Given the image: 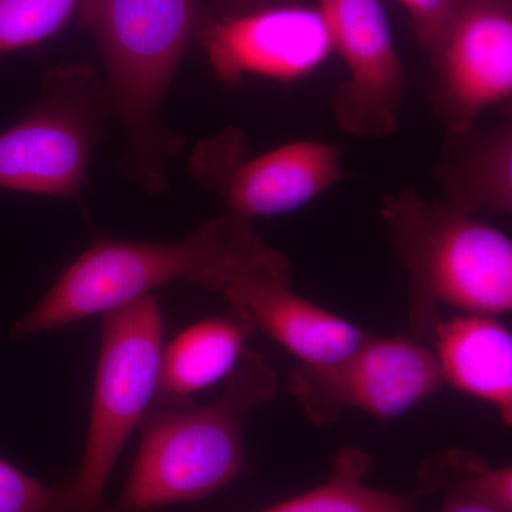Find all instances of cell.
Returning a JSON list of instances; mask_svg holds the SVG:
<instances>
[{"label": "cell", "mask_w": 512, "mask_h": 512, "mask_svg": "<svg viewBox=\"0 0 512 512\" xmlns=\"http://www.w3.org/2000/svg\"><path fill=\"white\" fill-rule=\"evenodd\" d=\"M412 18L420 45L431 52L454 9L456 0H399Z\"/></svg>", "instance_id": "cell-20"}, {"label": "cell", "mask_w": 512, "mask_h": 512, "mask_svg": "<svg viewBox=\"0 0 512 512\" xmlns=\"http://www.w3.org/2000/svg\"><path fill=\"white\" fill-rule=\"evenodd\" d=\"M80 16L103 59L111 114L126 148L124 177L151 194L165 191V167L177 138L163 126L161 109L174 74L207 16L201 0H80Z\"/></svg>", "instance_id": "cell-1"}, {"label": "cell", "mask_w": 512, "mask_h": 512, "mask_svg": "<svg viewBox=\"0 0 512 512\" xmlns=\"http://www.w3.org/2000/svg\"><path fill=\"white\" fill-rule=\"evenodd\" d=\"M192 173L221 195L229 214L252 222L299 210L342 178V150L296 141L247 160L242 137L229 131L192 157Z\"/></svg>", "instance_id": "cell-8"}, {"label": "cell", "mask_w": 512, "mask_h": 512, "mask_svg": "<svg viewBox=\"0 0 512 512\" xmlns=\"http://www.w3.org/2000/svg\"><path fill=\"white\" fill-rule=\"evenodd\" d=\"M163 315L151 295L103 313L99 362L82 466L69 512H113L104 503L111 471L154 396L163 352Z\"/></svg>", "instance_id": "cell-5"}, {"label": "cell", "mask_w": 512, "mask_h": 512, "mask_svg": "<svg viewBox=\"0 0 512 512\" xmlns=\"http://www.w3.org/2000/svg\"><path fill=\"white\" fill-rule=\"evenodd\" d=\"M69 488L43 484L0 458V512H69Z\"/></svg>", "instance_id": "cell-19"}, {"label": "cell", "mask_w": 512, "mask_h": 512, "mask_svg": "<svg viewBox=\"0 0 512 512\" xmlns=\"http://www.w3.org/2000/svg\"><path fill=\"white\" fill-rule=\"evenodd\" d=\"M80 0H0V55L56 35Z\"/></svg>", "instance_id": "cell-18"}, {"label": "cell", "mask_w": 512, "mask_h": 512, "mask_svg": "<svg viewBox=\"0 0 512 512\" xmlns=\"http://www.w3.org/2000/svg\"><path fill=\"white\" fill-rule=\"evenodd\" d=\"M431 104L448 133L466 130L512 94L511 0H456L429 53Z\"/></svg>", "instance_id": "cell-9"}, {"label": "cell", "mask_w": 512, "mask_h": 512, "mask_svg": "<svg viewBox=\"0 0 512 512\" xmlns=\"http://www.w3.org/2000/svg\"><path fill=\"white\" fill-rule=\"evenodd\" d=\"M439 512H504L491 505L463 497V495H444L443 505Z\"/></svg>", "instance_id": "cell-22"}, {"label": "cell", "mask_w": 512, "mask_h": 512, "mask_svg": "<svg viewBox=\"0 0 512 512\" xmlns=\"http://www.w3.org/2000/svg\"><path fill=\"white\" fill-rule=\"evenodd\" d=\"M251 325L232 311L194 323L161 352L156 400L184 402L225 380L247 352Z\"/></svg>", "instance_id": "cell-15"}, {"label": "cell", "mask_w": 512, "mask_h": 512, "mask_svg": "<svg viewBox=\"0 0 512 512\" xmlns=\"http://www.w3.org/2000/svg\"><path fill=\"white\" fill-rule=\"evenodd\" d=\"M110 114L103 79L89 64L47 70L33 106L0 133V188L79 200Z\"/></svg>", "instance_id": "cell-6"}, {"label": "cell", "mask_w": 512, "mask_h": 512, "mask_svg": "<svg viewBox=\"0 0 512 512\" xmlns=\"http://www.w3.org/2000/svg\"><path fill=\"white\" fill-rule=\"evenodd\" d=\"M372 458L345 447L333 458L332 474L319 487L259 512H416L421 495L392 494L367 487Z\"/></svg>", "instance_id": "cell-16"}, {"label": "cell", "mask_w": 512, "mask_h": 512, "mask_svg": "<svg viewBox=\"0 0 512 512\" xmlns=\"http://www.w3.org/2000/svg\"><path fill=\"white\" fill-rule=\"evenodd\" d=\"M430 346L414 336H369L348 356L328 365H299L288 387L311 423L328 427L346 409L394 419L444 386Z\"/></svg>", "instance_id": "cell-7"}, {"label": "cell", "mask_w": 512, "mask_h": 512, "mask_svg": "<svg viewBox=\"0 0 512 512\" xmlns=\"http://www.w3.org/2000/svg\"><path fill=\"white\" fill-rule=\"evenodd\" d=\"M316 6L333 53L348 70L333 99L339 126L356 137L392 136L399 126L404 70L382 0H318Z\"/></svg>", "instance_id": "cell-10"}, {"label": "cell", "mask_w": 512, "mask_h": 512, "mask_svg": "<svg viewBox=\"0 0 512 512\" xmlns=\"http://www.w3.org/2000/svg\"><path fill=\"white\" fill-rule=\"evenodd\" d=\"M278 377L265 357L247 350L217 399H153L141 421V443L113 512H156L204 500L237 480L247 467L249 416L275 399Z\"/></svg>", "instance_id": "cell-2"}, {"label": "cell", "mask_w": 512, "mask_h": 512, "mask_svg": "<svg viewBox=\"0 0 512 512\" xmlns=\"http://www.w3.org/2000/svg\"><path fill=\"white\" fill-rule=\"evenodd\" d=\"M382 220L410 276V326L429 338L439 305L473 315L512 309V242L493 225L417 191L387 195Z\"/></svg>", "instance_id": "cell-4"}, {"label": "cell", "mask_w": 512, "mask_h": 512, "mask_svg": "<svg viewBox=\"0 0 512 512\" xmlns=\"http://www.w3.org/2000/svg\"><path fill=\"white\" fill-rule=\"evenodd\" d=\"M268 245L251 222L227 214L212 218L180 242L97 238L12 326L20 340L107 313L174 282L222 292L258 261Z\"/></svg>", "instance_id": "cell-3"}, {"label": "cell", "mask_w": 512, "mask_h": 512, "mask_svg": "<svg viewBox=\"0 0 512 512\" xmlns=\"http://www.w3.org/2000/svg\"><path fill=\"white\" fill-rule=\"evenodd\" d=\"M301 0H220L217 18L242 15L252 10L268 8V6L285 5V3H299Z\"/></svg>", "instance_id": "cell-21"}, {"label": "cell", "mask_w": 512, "mask_h": 512, "mask_svg": "<svg viewBox=\"0 0 512 512\" xmlns=\"http://www.w3.org/2000/svg\"><path fill=\"white\" fill-rule=\"evenodd\" d=\"M417 493L463 495L512 512V468L491 467L473 451L453 448L427 458L417 470Z\"/></svg>", "instance_id": "cell-17"}, {"label": "cell", "mask_w": 512, "mask_h": 512, "mask_svg": "<svg viewBox=\"0 0 512 512\" xmlns=\"http://www.w3.org/2000/svg\"><path fill=\"white\" fill-rule=\"evenodd\" d=\"M232 311L298 357L302 365H328L359 348L369 335L292 289L291 268L269 248L222 291Z\"/></svg>", "instance_id": "cell-12"}, {"label": "cell", "mask_w": 512, "mask_h": 512, "mask_svg": "<svg viewBox=\"0 0 512 512\" xmlns=\"http://www.w3.org/2000/svg\"><path fill=\"white\" fill-rule=\"evenodd\" d=\"M447 202L474 215L481 210L512 212V123L490 130L477 124L448 133L437 168Z\"/></svg>", "instance_id": "cell-14"}, {"label": "cell", "mask_w": 512, "mask_h": 512, "mask_svg": "<svg viewBox=\"0 0 512 512\" xmlns=\"http://www.w3.org/2000/svg\"><path fill=\"white\" fill-rule=\"evenodd\" d=\"M212 70L227 84L247 74L291 82L308 76L333 53L318 6H268L228 18H207L200 35Z\"/></svg>", "instance_id": "cell-11"}, {"label": "cell", "mask_w": 512, "mask_h": 512, "mask_svg": "<svg viewBox=\"0 0 512 512\" xmlns=\"http://www.w3.org/2000/svg\"><path fill=\"white\" fill-rule=\"evenodd\" d=\"M431 350L444 382L490 404L505 426L512 423V336L494 316L466 313L439 320Z\"/></svg>", "instance_id": "cell-13"}]
</instances>
